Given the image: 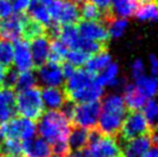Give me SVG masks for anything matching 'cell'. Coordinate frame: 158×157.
Wrapping results in <instances>:
<instances>
[{"mask_svg":"<svg viewBox=\"0 0 158 157\" xmlns=\"http://www.w3.org/2000/svg\"><path fill=\"white\" fill-rule=\"evenodd\" d=\"M126 114L127 106L123 97L117 94L109 95L101 103V113L96 128L104 135L118 136Z\"/></svg>","mask_w":158,"mask_h":157,"instance_id":"obj_1","label":"cell"},{"mask_svg":"<svg viewBox=\"0 0 158 157\" xmlns=\"http://www.w3.org/2000/svg\"><path fill=\"white\" fill-rule=\"evenodd\" d=\"M72 124L61 111L48 110L38 119V133L40 138L52 144L58 141H65L68 138Z\"/></svg>","mask_w":158,"mask_h":157,"instance_id":"obj_2","label":"cell"},{"mask_svg":"<svg viewBox=\"0 0 158 157\" xmlns=\"http://www.w3.org/2000/svg\"><path fill=\"white\" fill-rule=\"evenodd\" d=\"M87 149L90 157H125L117 136L104 135L96 127L89 128Z\"/></svg>","mask_w":158,"mask_h":157,"instance_id":"obj_3","label":"cell"},{"mask_svg":"<svg viewBox=\"0 0 158 157\" xmlns=\"http://www.w3.org/2000/svg\"><path fill=\"white\" fill-rule=\"evenodd\" d=\"M16 112L23 118L30 120H38L44 112V106L40 97V88L32 87L27 90L19 91L15 96Z\"/></svg>","mask_w":158,"mask_h":157,"instance_id":"obj_4","label":"cell"},{"mask_svg":"<svg viewBox=\"0 0 158 157\" xmlns=\"http://www.w3.org/2000/svg\"><path fill=\"white\" fill-rule=\"evenodd\" d=\"M151 132H156V129H152L149 126L143 113L140 110H137L129 111V113L126 114L118 136L120 138V143H125L135 138L150 134Z\"/></svg>","mask_w":158,"mask_h":157,"instance_id":"obj_5","label":"cell"},{"mask_svg":"<svg viewBox=\"0 0 158 157\" xmlns=\"http://www.w3.org/2000/svg\"><path fill=\"white\" fill-rule=\"evenodd\" d=\"M36 131L37 127L35 121L23 117H14L5 124L0 125V132L4 139H16L24 141L34 138Z\"/></svg>","mask_w":158,"mask_h":157,"instance_id":"obj_6","label":"cell"},{"mask_svg":"<svg viewBox=\"0 0 158 157\" xmlns=\"http://www.w3.org/2000/svg\"><path fill=\"white\" fill-rule=\"evenodd\" d=\"M99 113H101V103L98 100L75 104L73 114L70 118V124L72 126H80L88 129L94 128L97 125Z\"/></svg>","mask_w":158,"mask_h":157,"instance_id":"obj_7","label":"cell"},{"mask_svg":"<svg viewBox=\"0 0 158 157\" xmlns=\"http://www.w3.org/2000/svg\"><path fill=\"white\" fill-rule=\"evenodd\" d=\"M48 9L51 19L61 26L75 24L81 19L79 6L69 0H52Z\"/></svg>","mask_w":158,"mask_h":157,"instance_id":"obj_8","label":"cell"},{"mask_svg":"<svg viewBox=\"0 0 158 157\" xmlns=\"http://www.w3.org/2000/svg\"><path fill=\"white\" fill-rule=\"evenodd\" d=\"M152 146H157L156 132H151L150 134L139 136L125 142L123 151L125 157H142Z\"/></svg>","mask_w":158,"mask_h":157,"instance_id":"obj_9","label":"cell"},{"mask_svg":"<svg viewBox=\"0 0 158 157\" xmlns=\"http://www.w3.org/2000/svg\"><path fill=\"white\" fill-rule=\"evenodd\" d=\"M77 23V31L81 37L102 44L109 43L110 36L103 23L95 21H79Z\"/></svg>","mask_w":158,"mask_h":157,"instance_id":"obj_10","label":"cell"},{"mask_svg":"<svg viewBox=\"0 0 158 157\" xmlns=\"http://www.w3.org/2000/svg\"><path fill=\"white\" fill-rule=\"evenodd\" d=\"M14 58L13 62L15 64V68L18 72H26L34 68V62L31 58L29 42L23 38H19L14 40Z\"/></svg>","mask_w":158,"mask_h":157,"instance_id":"obj_11","label":"cell"},{"mask_svg":"<svg viewBox=\"0 0 158 157\" xmlns=\"http://www.w3.org/2000/svg\"><path fill=\"white\" fill-rule=\"evenodd\" d=\"M38 78L46 87H60L65 78L61 72V66L51 61L38 67Z\"/></svg>","mask_w":158,"mask_h":157,"instance_id":"obj_12","label":"cell"},{"mask_svg":"<svg viewBox=\"0 0 158 157\" xmlns=\"http://www.w3.org/2000/svg\"><path fill=\"white\" fill-rule=\"evenodd\" d=\"M23 14L24 13L15 14L7 19L0 20V38L13 42L21 38Z\"/></svg>","mask_w":158,"mask_h":157,"instance_id":"obj_13","label":"cell"},{"mask_svg":"<svg viewBox=\"0 0 158 157\" xmlns=\"http://www.w3.org/2000/svg\"><path fill=\"white\" fill-rule=\"evenodd\" d=\"M30 52L34 67L38 68L42 65L48 60V54H50V39L46 35L36 37L32 40H30Z\"/></svg>","mask_w":158,"mask_h":157,"instance_id":"obj_14","label":"cell"},{"mask_svg":"<svg viewBox=\"0 0 158 157\" xmlns=\"http://www.w3.org/2000/svg\"><path fill=\"white\" fill-rule=\"evenodd\" d=\"M103 94H104L103 87L99 86V84L95 81V82L91 83L90 86L83 88V89H81V90L67 94L66 98H67V100H69L72 103L81 104V103H89V102L99 100L101 97L103 96Z\"/></svg>","mask_w":158,"mask_h":157,"instance_id":"obj_15","label":"cell"},{"mask_svg":"<svg viewBox=\"0 0 158 157\" xmlns=\"http://www.w3.org/2000/svg\"><path fill=\"white\" fill-rule=\"evenodd\" d=\"M24 157H51V144L43 138H31L22 142Z\"/></svg>","mask_w":158,"mask_h":157,"instance_id":"obj_16","label":"cell"},{"mask_svg":"<svg viewBox=\"0 0 158 157\" xmlns=\"http://www.w3.org/2000/svg\"><path fill=\"white\" fill-rule=\"evenodd\" d=\"M94 82H95V75L91 74L87 70L79 68V70H75L74 73L67 78V82L64 87V91L67 95L70 92L81 90Z\"/></svg>","mask_w":158,"mask_h":157,"instance_id":"obj_17","label":"cell"},{"mask_svg":"<svg viewBox=\"0 0 158 157\" xmlns=\"http://www.w3.org/2000/svg\"><path fill=\"white\" fill-rule=\"evenodd\" d=\"M43 106L48 110H59L66 103V94L59 87H44L40 89Z\"/></svg>","mask_w":158,"mask_h":157,"instance_id":"obj_18","label":"cell"},{"mask_svg":"<svg viewBox=\"0 0 158 157\" xmlns=\"http://www.w3.org/2000/svg\"><path fill=\"white\" fill-rule=\"evenodd\" d=\"M15 94L10 89L0 88V125L16 116Z\"/></svg>","mask_w":158,"mask_h":157,"instance_id":"obj_19","label":"cell"},{"mask_svg":"<svg viewBox=\"0 0 158 157\" xmlns=\"http://www.w3.org/2000/svg\"><path fill=\"white\" fill-rule=\"evenodd\" d=\"M46 35V28L42 23L31 19L27 13L22 16V31H21V38L27 42H30L36 37Z\"/></svg>","mask_w":158,"mask_h":157,"instance_id":"obj_20","label":"cell"},{"mask_svg":"<svg viewBox=\"0 0 158 157\" xmlns=\"http://www.w3.org/2000/svg\"><path fill=\"white\" fill-rule=\"evenodd\" d=\"M123 100L127 109L131 111H137L141 108H143V105L147 102V97L137 89L135 84L127 83L123 88Z\"/></svg>","mask_w":158,"mask_h":157,"instance_id":"obj_21","label":"cell"},{"mask_svg":"<svg viewBox=\"0 0 158 157\" xmlns=\"http://www.w3.org/2000/svg\"><path fill=\"white\" fill-rule=\"evenodd\" d=\"M139 6V0H111L109 9L114 18L125 19L133 16Z\"/></svg>","mask_w":158,"mask_h":157,"instance_id":"obj_22","label":"cell"},{"mask_svg":"<svg viewBox=\"0 0 158 157\" xmlns=\"http://www.w3.org/2000/svg\"><path fill=\"white\" fill-rule=\"evenodd\" d=\"M88 128H83L80 126H72L67 138V142L70 150H81L87 148L88 146Z\"/></svg>","mask_w":158,"mask_h":157,"instance_id":"obj_23","label":"cell"},{"mask_svg":"<svg viewBox=\"0 0 158 157\" xmlns=\"http://www.w3.org/2000/svg\"><path fill=\"white\" fill-rule=\"evenodd\" d=\"M118 73L119 67L117 64H110V65L105 67L104 70L99 72L97 76H95V81H96L99 86L104 88L105 86H111V87H115L119 84H123V80H118Z\"/></svg>","mask_w":158,"mask_h":157,"instance_id":"obj_24","label":"cell"},{"mask_svg":"<svg viewBox=\"0 0 158 157\" xmlns=\"http://www.w3.org/2000/svg\"><path fill=\"white\" fill-rule=\"evenodd\" d=\"M28 12H29L28 15L31 19L42 23L43 26H45V28L52 22L48 7L43 2H40V0H31L30 5L28 7Z\"/></svg>","mask_w":158,"mask_h":157,"instance_id":"obj_25","label":"cell"},{"mask_svg":"<svg viewBox=\"0 0 158 157\" xmlns=\"http://www.w3.org/2000/svg\"><path fill=\"white\" fill-rule=\"evenodd\" d=\"M111 64V56L109 54L107 50H103L99 52L95 53L92 57H90L87 61V70L91 74L96 75L99 72L104 70L105 67Z\"/></svg>","mask_w":158,"mask_h":157,"instance_id":"obj_26","label":"cell"},{"mask_svg":"<svg viewBox=\"0 0 158 157\" xmlns=\"http://www.w3.org/2000/svg\"><path fill=\"white\" fill-rule=\"evenodd\" d=\"M103 23L106 24V29L109 32L110 37L113 38H119L123 35V32L127 28L128 22L126 19L121 18H114L113 15H109L104 19Z\"/></svg>","mask_w":158,"mask_h":157,"instance_id":"obj_27","label":"cell"},{"mask_svg":"<svg viewBox=\"0 0 158 157\" xmlns=\"http://www.w3.org/2000/svg\"><path fill=\"white\" fill-rule=\"evenodd\" d=\"M80 8V16L83 19L84 21H95L101 22L103 21V15L104 11H102L99 7H97L91 1H84L82 5L79 6Z\"/></svg>","mask_w":158,"mask_h":157,"instance_id":"obj_28","label":"cell"},{"mask_svg":"<svg viewBox=\"0 0 158 157\" xmlns=\"http://www.w3.org/2000/svg\"><path fill=\"white\" fill-rule=\"evenodd\" d=\"M69 49L67 48L65 44L62 43L59 38L51 39L50 40V54H48V61L56 62V64H61L66 59L67 53Z\"/></svg>","mask_w":158,"mask_h":157,"instance_id":"obj_29","label":"cell"},{"mask_svg":"<svg viewBox=\"0 0 158 157\" xmlns=\"http://www.w3.org/2000/svg\"><path fill=\"white\" fill-rule=\"evenodd\" d=\"M79 38L80 34L77 31V27H75V24H64V26H61V31H60L59 39L69 50L76 49Z\"/></svg>","mask_w":158,"mask_h":157,"instance_id":"obj_30","label":"cell"},{"mask_svg":"<svg viewBox=\"0 0 158 157\" xmlns=\"http://www.w3.org/2000/svg\"><path fill=\"white\" fill-rule=\"evenodd\" d=\"M0 154L4 157H24L22 142L16 139H4L0 144Z\"/></svg>","mask_w":158,"mask_h":157,"instance_id":"obj_31","label":"cell"},{"mask_svg":"<svg viewBox=\"0 0 158 157\" xmlns=\"http://www.w3.org/2000/svg\"><path fill=\"white\" fill-rule=\"evenodd\" d=\"M135 86L147 98H152L157 91V80L155 78L142 75L136 78Z\"/></svg>","mask_w":158,"mask_h":157,"instance_id":"obj_32","label":"cell"},{"mask_svg":"<svg viewBox=\"0 0 158 157\" xmlns=\"http://www.w3.org/2000/svg\"><path fill=\"white\" fill-rule=\"evenodd\" d=\"M14 58V46L10 40L0 38V65L6 70L12 67Z\"/></svg>","mask_w":158,"mask_h":157,"instance_id":"obj_33","label":"cell"},{"mask_svg":"<svg viewBox=\"0 0 158 157\" xmlns=\"http://www.w3.org/2000/svg\"><path fill=\"white\" fill-rule=\"evenodd\" d=\"M134 15L141 21H155L158 16L156 1L147 2L142 6H139Z\"/></svg>","mask_w":158,"mask_h":157,"instance_id":"obj_34","label":"cell"},{"mask_svg":"<svg viewBox=\"0 0 158 157\" xmlns=\"http://www.w3.org/2000/svg\"><path fill=\"white\" fill-rule=\"evenodd\" d=\"M76 49L83 51V52H85L87 54H89V56H91V54H95V53L99 52V51L106 50V49H107V44L98 43V42L90 40V39L83 38V37L80 36L77 45H76Z\"/></svg>","mask_w":158,"mask_h":157,"instance_id":"obj_35","label":"cell"},{"mask_svg":"<svg viewBox=\"0 0 158 157\" xmlns=\"http://www.w3.org/2000/svg\"><path fill=\"white\" fill-rule=\"evenodd\" d=\"M32 87H36V76L32 70H26V72H20L18 74L15 88L18 91H22L30 89Z\"/></svg>","mask_w":158,"mask_h":157,"instance_id":"obj_36","label":"cell"},{"mask_svg":"<svg viewBox=\"0 0 158 157\" xmlns=\"http://www.w3.org/2000/svg\"><path fill=\"white\" fill-rule=\"evenodd\" d=\"M143 116L145 120L148 121L149 126L152 129H156V122H157V116H158V108L157 103L154 98H149V100L145 102L143 105Z\"/></svg>","mask_w":158,"mask_h":157,"instance_id":"obj_37","label":"cell"},{"mask_svg":"<svg viewBox=\"0 0 158 157\" xmlns=\"http://www.w3.org/2000/svg\"><path fill=\"white\" fill-rule=\"evenodd\" d=\"M91 56L87 54L83 51L74 49V50H69L68 51L66 59H67V62H69L72 66H74V67H81L84 64H87V61H88V59Z\"/></svg>","mask_w":158,"mask_h":157,"instance_id":"obj_38","label":"cell"},{"mask_svg":"<svg viewBox=\"0 0 158 157\" xmlns=\"http://www.w3.org/2000/svg\"><path fill=\"white\" fill-rule=\"evenodd\" d=\"M18 74L19 72L16 70V68H13V67L7 68L6 73H5L4 80H2V83H1V88L14 90L15 83H16V78H18Z\"/></svg>","mask_w":158,"mask_h":157,"instance_id":"obj_39","label":"cell"},{"mask_svg":"<svg viewBox=\"0 0 158 157\" xmlns=\"http://www.w3.org/2000/svg\"><path fill=\"white\" fill-rule=\"evenodd\" d=\"M31 0H12V9H13L15 14L27 13L28 7L30 5Z\"/></svg>","mask_w":158,"mask_h":157,"instance_id":"obj_40","label":"cell"},{"mask_svg":"<svg viewBox=\"0 0 158 157\" xmlns=\"http://www.w3.org/2000/svg\"><path fill=\"white\" fill-rule=\"evenodd\" d=\"M13 13L12 5L8 0H0V20L9 18Z\"/></svg>","mask_w":158,"mask_h":157,"instance_id":"obj_41","label":"cell"},{"mask_svg":"<svg viewBox=\"0 0 158 157\" xmlns=\"http://www.w3.org/2000/svg\"><path fill=\"white\" fill-rule=\"evenodd\" d=\"M132 75L135 80L142 75H144V65L141 59H137L132 64Z\"/></svg>","mask_w":158,"mask_h":157,"instance_id":"obj_42","label":"cell"},{"mask_svg":"<svg viewBox=\"0 0 158 157\" xmlns=\"http://www.w3.org/2000/svg\"><path fill=\"white\" fill-rule=\"evenodd\" d=\"M60 66H61V72H62V75H64V78H68L70 75L74 73L75 67L70 65L69 62H64V64H61Z\"/></svg>","mask_w":158,"mask_h":157,"instance_id":"obj_43","label":"cell"},{"mask_svg":"<svg viewBox=\"0 0 158 157\" xmlns=\"http://www.w3.org/2000/svg\"><path fill=\"white\" fill-rule=\"evenodd\" d=\"M149 64H150V70L154 76L158 74V60L155 54H150L149 56Z\"/></svg>","mask_w":158,"mask_h":157,"instance_id":"obj_44","label":"cell"},{"mask_svg":"<svg viewBox=\"0 0 158 157\" xmlns=\"http://www.w3.org/2000/svg\"><path fill=\"white\" fill-rule=\"evenodd\" d=\"M92 4H95L97 7H99L102 11H107L110 8L111 0H90Z\"/></svg>","mask_w":158,"mask_h":157,"instance_id":"obj_45","label":"cell"},{"mask_svg":"<svg viewBox=\"0 0 158 157\" xmlns=\"http://www.w3.org/2000/svg\"><path fill=\"white\" fill-rule=\"evenodd\" d=\"M67 157H90L89 151L87 148H83L81 150H75L74 153H70Z\"/></svg>","mask_w":158,"mask_h":157,"instance_id":"obj_46","label":"cell"},{"mask_svg":"<svg viewBox=\"0 0 158 157\" xmlns=\"http://www.w3.org/2000/svg\"><path fill=\"white\" fill-rule=\"evenodd\" d=\"M142 157H158V153H157V147L156 146H152L150 147L149 150L143 155Z\"/></svg>","mask_w":158,"mask_h":157,"instance_id":"obj_47","label":"cell"},{"mask_svg":"<svg viewBox=\"0 0 158 157\" xmlns=\"http://www.w3.org/2000/svg\"><path fill=\"white\" fill-rule=\"evenodd\" d=\"M5 73H6V68L0 65V88H1V83H2V80H4Z\"/></svg>","mask_w":158,"mask_h":157,"instance_id":"obj_48","label":"cell"},{"mask_svg":"<svg viewBox=\"0 0 158 157\" xmlns=\"http://www.w3.org/2000/svg\"><path fill=\"white\" fill-rule=\"evenodd\" d=\"M151 1H156V0H139V2H143V4H147V2H151Z\"/></svg>","mask_w":158,"mask_h":157,"instance_id":"obj_49","label":"cell"}]
</instances>
